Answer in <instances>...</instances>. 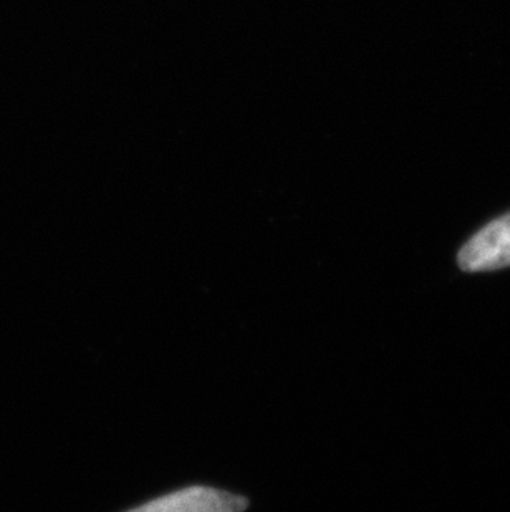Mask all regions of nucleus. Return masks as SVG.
I'll return each instance as SVG.
<instances>
[{"mask_svg":"<svg viewBox=\"0 0 510 512\" xmlns=\"http://www.w3.org/2000/svg\"><path fill=\"white\" fill-rule=\"evenodd\" d=\"M249 506L251 501L247 496L194 484L150 499L125 512H246Z\"/></svg>","mask_w":510,"mask_h":512,"instance_id":"obj_1","label":"nucleus"},{"mask_svg":"<svg viewBox=\"0 0 510 512\" xmlns=\"http://www.w3.org/2000/svg\"><path fill=\"white\" fill-rule=\"evenodd\" d=\"M459 267L466 272L497 271L510 266V213L487 224L462 246Z\"/></svg>","mask_w":510,"mask_h":512,"instance_id":"obj_2","label":"nucleus"}]
</instances>
